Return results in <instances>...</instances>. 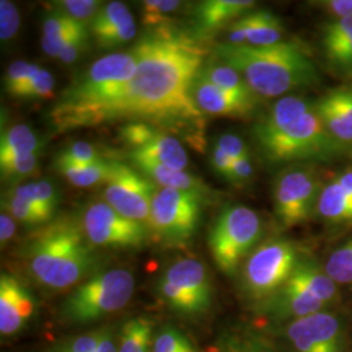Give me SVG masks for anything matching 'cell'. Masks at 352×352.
I'll return each instance as SVG.
<instances>
[{
	"mask_svg": "<svg viewBox=\"0 0 352 352\" xmlns=\"http://www.w3.org/2000/svg\"><path fill=\"white\" fill-rule=\"evenodd\" d=\"M324 269L337 285H352V239L330 254Z\"/></svg>",
	"mask_w": 352,
	"mask_h": 352,
	"instance_id": "33",
	"label": "cell"
},
{
	"mask_svg": "<svg viewBox=\"0 0 352 352\" xmlns=\"http://www.w3.org/2000/svg\"><path fill=\"white\" fill-rule=\"evenodd\" d=\"M330 135L343 145H352V88L331 90L315 103Z\"/></svg>",
	"mask_w": 352,
	"mask_h": 352,
	"instance_id": "19",
	"label": "cell"
},
{
	"mask_svg": "<svg viewBox=\"0 0 352 352\" xmlns=\"http://www.w3.org/2000/svg\"><path fill=\"white\" fill-rule=\"evenodd\" d=\"M200 74L208 81H210L215 87L225 90L228 94L254 106L257 104V96L250 88L244 77L231 65L217 59L215 62L212 60L205 67H202Z\"/></svg>",
	"mask_w": 352,
	"mask_h": 352,
	"instance_id": "25",
	"label": "cell"
},
{
	"mask_svg": "<svg viewBox=\"0 0 352 352\" xmlns=\"http://www.w3.org/2000/svg\"><path fill=\"white\" fill-rule=\"evenodd\" d=\"M316 212L329 223H352V196L334 179L321 190Z\"/></svg>",
	"mask_w": 352,
	"mask_h": 352,
	"instance_id": "27",
	"label": "cell"
},
{
	"mask_svg": "<svg viewBox=\"0 0 352 352\" xmlns=\"http://www.w3.org/2000/svg\"><path fill=\"white\" fill-rule=\"evenodd\" d=\"M120 136L131 146V158H146L176 170L188 166V155L180 141L149 123L131 122L120 129Z\"/></svg>",
	"mask_w": 352,
	"mask_h": 352,
	"instance_id": "14",
	"label": "cell"
},
{
	"mask_svg": "<svg viewBox=\"0 0 352 352\" xmlns=\"http://www.w3.org/2000/svg\"><path fill=\"white\" fill-rule=\"evenodd\" d=\"M132 161L139 167L140 170L158 183L161 188L177 189V190H186V192H192L199 196L209 195V188L204 184V182L200 180L197 176L190 175L186 170H176L167 167L164 164H157L151 160L146 158H139L135 157Z\"/></svg>",
	"mask_w": 352,
	"mask_h": 352,
	"instance_id": "24",
	"label": "cell"
},
{
	"mask_svg": "<svg viewBox=\"0 0 352 352\" xmlns=\"http://www.w3.org/2000/svg\"><path fill=\"white\" fill-rule=\"evenodd\" d=\"M201 196L177 189H157L151 202V232L170 244L190 239L200 221Z\"/></svg>",
	"mask_w": 352,
	"mask_h": 352,
	"instance_id": "10",
	"label": "cell"
},
{
	"mask_svg": "<svg viewBox=\"0 0 352 352\" xmlns=\"http://www.w3.org/2000/svg\"><path fill=\"white\" fill-rule=\"evenodd\" d=\"M21 256L38 283L52 289L72 287L96 264L82 226L67 217L38 227L26 239Z\"/></svg>",
	"mask_w": 352,
	"mask_h": 352,
	"instance_id": "4",
	"label": "cell"
},
{
	"mask_svg": "<svg viewBox=\"0 0 352 352\" xmlns=\"http://www.w3.org/2000/svg\"><path fill=\"white\" fill-rule=\"evenodd\" d=\"M214 146H217L218 149L226 153L232 161H236L240 158H245V157H251L245 142L240 139L239 136L232 135V133L221 135L218 139L215 140Z\"/></svg>",
	"mask_w": 352,
	"mask_h": 352,
	"instance_id": "44",
	"label": "cell"
},
{
	"mask_svg": "<svg viewBox=\"0 0 352 352\" xmlns=\"http://www.w3.org/2000/svg\"><path fill=\"white\" fill-rule=\"evenodd\" d=\"M251 0H205L196 13L197 30L202 36H210L228 23H234L254 7Z\"/></svg>",
	"mask_w": 352,
	"mask_h": 352,
	"instance_id": "23",
	"label": "cell"
},
{
	"mask_svg": "<svg viewBox=\"0 0 352 352\" xmlns=\"http://www.w3.org/2000/svg\"><path fill=\"white\" fill-rule=\"evenodd\" d=\"M266 309L278 318L298 320L322 312L327 304L315 298L299 283L289 279L286 285L267 300Z\"/></svg>",
	"mask_w": 352,
	"mask_h": 352,
	"instance_id": "22",
	"label": "cell"
},
{
	"mask_svg": "<svg viewBox=\"0 0 352 352\" xmlns=\"http://www.w3.org/2000/svg\"><path fill=\"white\" fill-rule=\"evenodd\" d=\"M54 87H55V78L49 71L41 69L30 82H28L25 87L19 89L13 97L16 98H24V100H49L54 96Z\"/></svg>",
	"mask_w": 352,
	"mask_h": 352,
	"instance_id": "37",
	"label": "cell"
},
{
	"mask_svg": "<svg viewBox=\"0 0 352 352\" xmlns=\"http://www.w3.org/2000/svg\"><path fill=\"white\" fill-rule=\"evenodd\" d=\"M55 7L59 12L65 13L77 21L87 24L88 20L93 21L103 6L98 0H60L55 1Z\"/></svg>",
	"mask_w": 352,
	"mask_h": 352,
	"instance_id": "40",
	"label": "cell"
},
{
	"mask_svg": "<svg viewBox=\"0 0 352 352\" xmlns=\"http://www.w3.org/2000/svg\"><path fill=\"white\" fill-rule=\"evenodd\" d=\"M102 160H104L101 155V153L98 151L97 148H94L91 144L84 142V141H78L72 145H69L68 148H65L60 151L56 158L55 162H65V164H94L97 162H101Z\"/></svg>",
	"mask_w": 352,
	"mask_h": 352,
	"instance_id": "39",
	"label": "cell"
},
{
	"mask_svg": "<svg viewBox=\"0 0 352 352\" xmlns=\"http://www.w3.org/2000/svg\"><path fill=\"white\" fill-rule=\"evenodd\" d=\"M321 180L314 168L294 166L285 170L274 183V212L285 227L299 226L316 212Z\"/></svg>",
	"mask_w": 352,
	"mask_h": 352,
	"instance_id": "11",
	"label": "cell"
},
{
	"mask_svg": "<svg viewBox=\"0 0 352 352\" xmlns=\"http://www.w3.org/2000/svg\"><path fill=\"white\" fill-rule=\"evenodd\" d=\"M287 337L296 352H344L340 320L324 311L294 320Z\"/></svg>",
	"mask_w": 352,
	"mask_h": 352,
	"instance_id": "15",
	"label": "cell"
},
{
	"mask_svg": "<svg viewBox=\"0 0 352 352\" xmlns=\"http://www.w3.org/2000/svg\"><path fill=\"white\" fill-rule=\"evenodd\" d=\"M213 352H274L263 340L245 333L227 334L214 347Z\"/></svg>",
	"mask_w": 352,
	"mask_h": 352,
	"instance_id": "36",
	"label": "cell"
},
{
	"mask_svg": "<svg viewBox=\"0 0 352 352\" xmlns=\"http://www.w3.org/2000/svg\"><path fill=\"white\" fill-rule=\"evenodd\" d=\"M299 260L296 247L289 240L265 241L244 264L243 289L253 300L267 302L286 285Z\"/></svg>",
	"mask_w": 352,
	"mask_h": 352,
	"instance_id": "8",
	"label": "cell"
},
{
	"mask_svg": "<svg viewBox=\"0 0 352 352\" xmlns=\"http://www.w3.org/2000/svg\"><path fill=\"white\" fill-rule=\"evenodd\" d=\"M132 52L135 75L109 107L103 122L129 119L171 126L200 124L202 113L192 89L205 59L201 46L167 26L144 36Z\"/></svg>",
	"mask_w": 352,
	"mask_h": 352,
	"instance_id": "1",
	"label": "cell"
},
{
	"mask_svg": "<svg viewBox=\"0 0 352 352\" xmlns=\"http://www.w3.org/2000/svg\"><path fill=\"white\" fill-rule=\"evenodd\" d=\"M218 60L231 65L244 77L256 96L280 97L318 81L309 52L296 42L282 41L272 46L219 43L214 49Z\"/></svg>",
	"mask_w": 352,
	"mask_h": 352,
	"instance_id": "2",
	"label": "cell"
},
{
	"mask_svg": "<svg viewBox=\"0 0 352 352\" xmlns=\"http://www.w3.org/2000/svg\"><path fill=\"white\" fill-rule=\"evenodd\" d=\"M182 6L177 0H145L142 1L141 20L151 30L167 28L171 23V14Z\"/></svg>",
	"mask_w": 352,
	"mask_h": 352,
	"instance_id": "32",
	"label": "cell"
},
{
	"mask_svg": "<svg viewBox=\"0 0 352 352\" xmlns=\"http://www.w3.org/2000/svg\"><path fill=\"white\" fill-rule=\"evenodd\" d=\"M210 162H212V166H213L217 174L225 177L226 180L230 179L231 167H232L234 161L227 155L226 153H223L221 149H218L217 146H214L212 155H210Z\"/></svg>",
	"mask_w": 352,
	"mask_h": 352,
	"instance_id": "49",
	"label": "cell"
},
{
	"mask_svg": "<svg viewBox=\"0 0 352 352\" xmlns=\"http://www.w3.org/2000/svg\"><path fill=\"white\" fill-rule=\"evenodd\" d=\"M81 226L91 244L113 250L141 248L149 234L144 225L118 213L106 201L89 204Z\"/></svg>",
	"mask_w": 352,
	"mask_h": 352,
	"instance_id": "13",
	"label": "cell"
},
{
	"mask_svg": "<svg viewBox=\"0 0 352 352\" xmlns=\"http://www.w3.org/2000/svg\"><path fill=\"white\" fill-rule=\"evenodd\" d=\"M101 336L102 330H98L75 337L63 343L56 352H97Z\"/></svg>",
	"mask_w": 352,
	"mask_h": 352,
	"instance_id": "45",
	"label": "cell"
},
{
	"mask_svg": "<svg viewBox=\"0 0 352 352\" xmlns=\"http://www.w3.org/2000/svg\"><path fill=\"white\" fill-rule=\"evenodd\" d=\"M16 230L17 223L12 215H10L7 212L0 214V241L3 247L12 239L16 234Z\"/></svg>",
	"mask_w": 352,
	"mask_h": 352,
	"instance_id": "50",
	"label": "cell"
},
{
	"mask_svg": "<svg viewBox=\"0 0 352 352\" xmlns=\"http://www.w3.org/2000/svg\"><path fill=\"white\" fill-rule=\"evenodd\" d=\"M37 302L24 282L11 274L0 277V331L13 336L21 331L36 314Z\"/></svg>",
	"mask_w": 352,
	"mask_h": 352,
	"instance_id": "16",
	"label": "cell"
},
{
	"mask_svg": "<svg viewBox=\"0 0 352 352\" xmlns=\"http://www.w3.org/2000/svg\"><path fill=\"white\" fill-rule=\"evenodd\" d=\"M153 324L145 317L128 320L122 327L118 352H151Z\"/></svg>",
	"mask_w": 352,
	"mask_h": 352,
	"instance_id": "31",
	"label": "cell"
},
{
	"mask_svg": "<svg viewBox=\"0 0 352 352\" xmlns=\"http://www.w3.org/2000/svg\"><path fill=\"white\" fill-rule=\"evenodd\" d=\"M136 59L132 50L106 55L91 64L64 90L51 109L56 131L103 123L104 113L135 75Z\"/></svg>",
	"mask_w": 352,
	"mask_h": 352,
	"instance_id": "3",
	"label": "cell"
},
{
	"mask_svg": "<svg viewBox=\"0 0 352 352\" xmlns=\"http://www.w3.org/2000/svg\"><path fill=\"white\" fill-rule=\"evenodd\" d=\"M289 279L325 304L333 302L338 294L337 283L327 276L325 269H321L311 260H299Z\"/></svg>",
	"mask_w": 352,
	"mask_h": 352,
	"instance_id": "26",
	"label": "cell"
},
{
	"mask_svg": "<svg viewBox=\"0 0 352 352\" xmlns=\"http://www.w3.org/2000/svg\"><path fill=\"white\" fill-rule=\"evenodd\" d=\"M1 202L3 209H6L7 213L12 215L16 221L25 226L41 227L50 222L43 214L39 213L37 209L30 206L20 197L14 196L11 192H7V195H4Z\"/></svg>",
	"mask_w": 352,
	"mask_h": 352,
	"instance_id": "34",
	"label": "cell"
},
{
	"mask_svg": "<svg viewBox=\"0 0 352 352\" xmlns=\"http://www.w3.org/2000/svg\"><path fill=\"white\" fill-rule=\"evenodd\" d=\"M157 289L168 308L180 315H200L212 302L208 270L195 258H182L170 265L160 278Z\"/></svg>",
	"mask_w": 352,
	"mask_h": 352,
	"instance_id": "9",
	"label": "cell"
},
{
	"mask_svg": "<svg viewBox=\"0 0 352 352\" xmlns=\"http://www.w3.org/2000/svg\"><path fill=\"white\" fill-rule=\"evenodd\" d=\"M283 24L277 14L269 11L245 13L228 26L227 43L247 46H272L282 42Z\"/></svg>",
	"mask_w": 352,
	"mask_h": 352,
	"instance_id": "18",
	"label": "cell"
},
{
	"mask_svg": "<svg viewBox=\"0 0 352 352\" xmlns=\"http://www.w3.org/2000/svg\"><path fill=\"white\" fill-rule=\"evenodd\" d=\"M10 192L37 209L51 222L59 202V195L49 180H37L21 184L13 187Z\"/></svg>",
	"mask_w": 352,
	"mask_h": 352,
	"instance_id": "29",
	"label": "cell"
},
{
	"mask_svg": "<svg viewBox=\"0 0 352 352\" xmlns=\"http://www.w3.org/2000/svg\"><path fill=\"white\" fill-rule=\"evenodd\" d=\"M133 14L123 1H110L93 19L90 32L100 49L110 50L126 45L136 36Z\"/></svg>",
	"mask_w": 352,
	"mask_h": 352,
	"instance_id": "17",
	"label": "cell"
},
{
	"mask_svg": "<svg viewBox=\"0 0 352 352\" xmlns=\"http://www.w3.org/2000/svg\"><path fill=\"white\" fill-rule=\"evenodd\" d=\"M192 96L200 111L209 115L247 118L256 109L254 104L241 101L239 98L228 94L225 90L215 87L201 74H199L195 80Z\"/></svg>",
	"mask_w": 352,
	"mask_h": 352,
	"instance_id": "21",
	"label": "cell"
},
{
	"mask_svg": "<svg viewBox=\"0 0 352 352\" xmlns=\"http://www.w3.org/2000/svg\"><path fill=\"white\" fill-rule=\"evenodd\" d=\"M315 103L314 100L302 96H287L280 98L253 128L257 144L277 138L304 113H308Z\"/></svg>",
	"mask_w": 352,
	"mask_h": 352,
	"instance_id": "20",
	"label": "cell"
},
{
	"mask_svg": "<svg viewBox=\"0 0 352 352\" xmlns=\"http://www.w3.org/2000/svg\"><path fill=\"white\" fill-rule=\"evenodd\" d=\"M97 352H118V346L115 343L113 331L110 329L102 330L101 340Z\"/></svg>",
	"mask_w": 352,
	"mask_h": 352,
	"instance_id": "51",
	"label": "cell"
},
{
	"mask_svg": "<svg viewBox=\"0 0 352 352\" xmlns=\"http://www.w3.org/2000/svg\"><path fill=\"white\" fill-rule=\"evenodd\" d=\"M56 171L63 175L72 186L89 188L97 184H104L111 174L113 160H102L94 164H72L55 162Z\"/></svg>",
	"mask_w": 352,
	"mask_h": 352,
	"instance_id": "28",
	"label": "cell"
},
{
	"mask_svg": "<svg viewBox=\"0 0 352 352\" xmlns=\"http://www.w3.org/2000/svg\"><path fill=\"white\" fill-rule=\"evenodd\" d=\"M135 291V278L124 269L94 274L64 300L62 315L74 324H89L126 307Z\"/></svg>",
	"mask_w": 352,
	"mask_h": 352,
	"instance_id": "5",
	"label": "cell"
},
{
	"mask_svg": "<svg viewBox=\"0 0 352 352\" xmlns=\"http://www.w3.org/2000/svg\"><path fill=\"white\" fill-rule=\"evenodd\" d=\"M41 145V140L30 126L14 124L1 133L0 158L39 153Z\"/></svg>",
	"mask_w": 352,
	"mask_h": 352,
	"instance_id": "30",
	"label": "cell"
},
{
	"mask_svg": "<svg viewBox=\"0 0 352 352\" xmlns=\"http://www.w3.org/2000/svg\"><path fill=\"white\" fill-rule=\"evenodd\" d=\"M38 164H39V153L20 154V155L0 158L1 176L12 180L28 177L37 170Z\"/></svg>",
	"mask_w": 352,
	"mask_h": 352,
	"instance_id": "35",
	"label": "cell"
},
{
	"mask_svg": "<svg viewBox=\"0 0 352 352\" xmlns=\"http://www.w3.org/2000/svg\"><path fill=\"white\" fill-rule=\"evenodd\" d=\"M193 352H196V351H193Z\"/></svg>",
	"mask_w": 352,
	"mask_h": 352,
	"instance_id": "53",
	"label": "cell"
},
{
	"mask_svg": "<svg viewBox=\"0 0 352 352\" xmlns=\"http://www.w3.org/2000/svg\"><path fill=\"white\" fill-rule=\"evenodd\" d=\"M254 174L253 170V164H252L251 157H245V158H240L234 161L232 167H231V174L228 182L240 186V184H245L252 179V176Z\"/></svg>",
	"mask_w": 352,
	"mask_h": 352,
	"instance_id": "47",
	"label": "cell"
},
{
	"mask_svg": "<svg viewBox=\"0 0 352 352\" xmlns=\"http://www.w3.org/2000/svg\"><path fill=\"white\" fill-rule=\"evenodd\" d=\"M42 68L37 64L28 63V62H13L6 74V89L13 96L17 90L25 87L36 76L39 74Z\"/></svg>",
	"mask_w": 352,
	"mask_h": 352,
	"instance_id": "41",
	"label": "cell"
},
{
	"mask_svg": "<svg viewBox=\"0 0 352 352\" xmlns=\"http://www.w3.org/2000/svg\"><path fill=\"white\" fill-rule=\"evenodd\" d=\"M196 351L190 340L177 329L164 327L153 342L151 352H193Z\"/></svg>",
	"mask_w": 352,
	"mask_h": 352,
	"instance_id": "38",
	"label": "cell"
},
{
	"mask_svg": "<svg viewBox=\"0 0 352 352\" xmlns=\"http://www.w3.org/2000/svg\"><path fill=\"white\" fill-rule=\"evenodd\" d=\"M80 21L69 17L68 14L63 12H55L47 16L42 25V39L56 37L67 30L74 29L78 25Z\"/></svg>",
	"mask_w": 352,
	"mask_h": 352,
	"instance_id": "43",
	"label": "cell"
},
{
	"mask_svg": "<svg viewBox=\"0 0 352 352\" xmlns=\"http://www.w3.org/2000/svg\"><path fill=\"white\" fill-rule=\"evenodd\" d=\"M265 158L273 164L330 161L346 151L324 126L315 106L274 139L258 144Z\"/></svg>",
	"mask_w": 352,
	"mask_h": 352,
	"instance_id": "6",
	"label": "cell"
},
{
	"mask_svg": "<svg viewBox=\"0 0 352 352\" xmlns=\"http://www.w3.org/2000/svg\"><path fill=\"white\" fill-rule=\"evenodd\" d=\"M157 187L146 177L119 161H113L111 174L104 183L103 197L113 209L136 221L151 232V202Z\"/></svg>",
	"mask_w": 352,
	"mask_h": 352,
	"instance_id": "12",
	"label": "cell"
},
{
	"mask_svg": "<svg viewBox=\"0 0 352 352\" xmlns=\"http://www.w3.org/2000/svg\"><path fill=\"white\" fill-rule=\"evenodd\" d=\"M20 29V13L10 0L0 1V38L3 42L11 41Z\"/></svg>",
	"mask_w": 352,
	"mask_h": 352,
	"instance_id": "42",
	"label": "cell"
},
{
	"mask_svg": "<svg viewBox=\"0 0 352 352\" xmlns=\"http://www.w3.org/2000/svg\"><path fill=\"white\" fill-rule=\"evenodd\" d=\"M89 37H90V33H89L88 26H87V28H85L84 30H81V32L71 41V43L60 52V55L58 56V59H59L60 62H63L64 64H71L76 62V60L82 55V52L87 50Z\"/></svg>",
	"mask_w": 352,
	"mask_h": 352,
	"instance_id": "46",
	"label": "cell"
},
{
	"mask_svg": "<svg viewBox=\"0 0 352 352\" xmlns=\"http://www.w3.org/2000/svg\"><path fill=\"white\" fill-rule=\"evenodd\" d=\"M336 180L340 183L342 188L352 196V168H347L346 171H343L336 177Z\"/></svg>",
	"mask_w": 352,
	"mask_h": 352,
	"instance_id": "52",
	"label": "cell"
},
{
	"mask_svg": "<svg viewBox=\"0 0 352 352\" xmlns=\"http://www.w3.org/2000/svg\"><path fill=\"white\" fill-rule=\"evenodd\" d=\"M318 7L336 20L352 17V0H322L317 3Z\"/></svg>",
	"mask_w": 352,
	"mask_h": 352,
	"instance_id": "48",
	"label": "cell"
},
{
	"mask_svg": "<svg viewBox=\"0 0 352 352\" xmlns=\"http://www.w3.org/2000/svg\"><path fill=\"white\" fill-rule=\"evenodd\" d=\"M260 215L244 205H228L217 217L209 234V247L217 266L234 274L243 258L251 254L260 239Z\"/></svg>",
	"mask_w": 352,
	"mask_h": 352,
	"instance_id": "7",
	"label": "cell"
}]
</instances>
